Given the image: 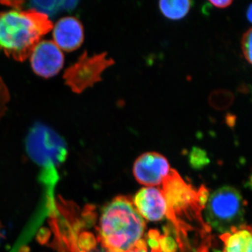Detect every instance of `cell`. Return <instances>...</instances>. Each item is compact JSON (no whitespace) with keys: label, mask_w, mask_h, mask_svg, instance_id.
<instances>
[{"label":"cell","mask_w":252,"mask_h":252,"mask_svg":"<svg viewBox=\"0 0 252 252\" xmlns=\"http://www.w3.org/2000/svg\"><path fill=\"white\" fill-rule=\"evenodd\" d=\"M53 37L60 49L71 52L79 49L84 42V27L75 17L63 18L53 28Z\"/></svg>","instance_id":"obj_10"},{"label":"cell","mask_w":252,"mask_h":252,"mask_svg":"<svg viewBox=\"0 0 252 252\" xmlns=\"http://www.w3.org/2000/svg\"><path fill=\"white\" fill-rule=\"evenodd\" d=\"M27 0H0V4L19 9Z\"/></svg>","instance_id":"obj_20"},{"label":"cell","mask_w":252,"mask_h":252,"mask_svg":"<svg viewBox=\"0 0 252 252\" xmlns=\"http://www.w3.org/2000/svg\"><path fill=\"white\" fill-rule=\"evenodd\" d=\"M60 11L71 10L77 6L79 0H57Z\"/></svg>","instance_id":"obj_19"},{"label":"cell","mask_w":252,"mask_h":252,"mask_svg":"<svg viewBox=\"0 0 252 252\" xmlns=\"http://www.w3.org/2000/svg\"><path fill=\"white\" fill-rule=\"evenodd\" d=\"M26 152L32 160L40 167V181L54 192L59 180L57 169L67 157V144L49 126L37 123L30 129L26 140Z\"/></svg>","instance_id":"obj_4"},{"label":"cell","mask_w":252,"mask_h":252,"mask_svg":"<svg viewBox=\"0 0 252 252\" xmlns=\"http://www.w3.org/2000/svg\"><path fill=\"white\" fill-rule=\"evenodd\" d=\"M77 245L79 252H90L95 248V238L91 233L84 232L78 235Z\"/></svg>","instance_id":"obj_15"},{"label":"cell","mask_w":252,"mask_h":252,"mask_svg":"<svg viewBox=\"0 0 252 252\" xmlns=\"http://www.w3.org/2000/svg\"><path fill=\"white\" fill-rule=\"evenodd\" d=\"M247 17H248L249 21H250V22H251L252 21V6L250 5V6H249V9L248 10V13H247Z\"/></svg>","instance_id":"obj_22"},{"label":"cell","mask_w":252,"mask_h":252,"mask_svg":"<svg viewBox=\"0 0 252 252\" xmlns=\"http://www.w3.org/2000/svg\"><path fill=\"white\" fill-rule=\"evenodd\" d=\"M53 28L49 16L35 9L1 12L0 50L15 61H26Z\"/></svg>","instance_id":"obj_2"},{"label":"cell","mask_w":252,"mask_h":252,"mask_svg":"<svg viewBox=\"0 0 252 252\" xmlns=\"http://www.w3.org/2000/svg\"><path fill=\"white\" fill-rule=\"evenodd\" d=\"M170 163L166 157L157 152L142 154L134 162L133 171L135 180L146 187L162 185L170 173Z\"/></svg>","instance_id":"obj_7"},{"label":"cell","mask_w":252,"mask_h":252,"mask_svg":"<svg viewBox=\"0 0 252 252\" xmlns=\"http://www.w3.org/2000/svg\"><path fill=\"white\" fill-rule=\"evenodd\" d=\"M245 201L236 189L220 187L207 198L206 224L221 235L232 233L245 225Z\"/></svg>","instance_id":"obj_5"},{"label":"cell","mask_w":252,"mask_h":252,"mask_svg":"<svg viewBox=\"0 0 252 252\" xmlns=\"http://www.w3.org/2000/svg\"><path fill=\"white\" fill-rule=\"evenodd\" d=\"M30 56L34 72L46 79L54 77L64 65V55L54 41H41Z\"/></svg>","instance_id":"obj_8"},{"label":"cell","mask_w":252,"mask_h":252,"mask_svg":"<svg viewBox=\"0 0 252 252\" xmlns=\"http://www.w3.org/2000/svg\"><path fill=\"white\" fill-rule=\"evenodd\" d=\"M162 191L167 204V217L175 225L182 252H208L211 229L201 215L208 198L206 189L202 187L196 192L171 169L162 182Z\"/></svg>","instance_id":"obj_1"},{"label":"cell","mask_w":252,"mask_h":252,"mask_svg":"<svg viewBox=\"0 0 252 252\" xmlns=\"http://www.w3.org/2000/svg\"><path fill=\"white\" fill-rule=\"evenodd\" d=\"M146 223L130 198L118 196L102 210L99 240L109 252H128L142 239Z\"/></svg>","instance_id":"obj_3"},{"label":"cell","mask_w":252,"mask_h":252,"mask_svg":"<svg viewBox=\"0 0 252 252\" xmlns=\"http://www.w3.org/2000/svg\"><path fill=\"white\" fill-rule=\"evenodd\" d=\"M141 216L149 221H160L167 217V204L160 189L144 187L135 194L133 202Z\"/></svg>","instance_id":"obj_9"},{"label":"cell","mask_w":252,"mask_h":252,"mask_svg":"<svg viewBox=\"0 0 252 252\" xmlns=\"http://www.w3.org/2000/svg\"><path fill=\"white\" fill-rule=\"evenodd\" d=\"M159 246L162 252H176L177 250V243L174 239L167 235H159Z\"/></svg>","instance_id":"obj_17"},{"label":"cell","mask_w":252,"mask_h":252,"mask_svg":"<svg viewBox=\"0 0 252 252\" xmlns=\"http://www.w3.org/2000/svg\"><path fill=\"white\" fill-rule=\"evenodd\" d=\"M214 6L218 8H226L233 2V0H209Z\"/></svg>","instance_id":"obj_21"},{"label":"cell","mask_w":252,"mask_h":252,"mask_svg":"<svg viewBox=\"0 0 252 252\" xmlns=\"http://www.w3.org/2000/svg\"><path fill=\"white\" fill-rule=\"evenodd\" d=\"M220 238L224 243L223 252H252V229L248 225L221 235Z\"/></svg>","instance_id":"obj_11"},{"label":"cell","mask_w":252,"mask_h":252,"mask_svg":"<svg viewBox=\"0 0 252 252\" xmlns=\"http://www.w3.org/2000/svg\"><path fill=\"white\" fill-rule=\"evenodd\" d=\"M206 152L198 147H194L189 156V162L193 168L201 169L209 163Z\"/></svg>","instance_id":"obj_14"},{"label":"cell","mask_w":252,"mask_h":252,"mask_svg":"<svg viewBox=\"0 0 252 252\" xmlns=\"http://www.w3.org/2000/svg\"><path fill=\"white\" fill-rule=\"evenodd\" d=\"M234 100V94L226 89L213 91L208 97L210 107L217 111L226 110L233 104Z\"/></svg>","instance_id":"obj_13"},{"label":"cell","mask_w":252,"mask_h":252,"mask_svg":"<svg viewBox=\"0 0 252 252\" xmlns=\"http://www.w3.org/2000/svg\"><path fill=\"white\" fill-rule=\"evenodd\" d=\"M252 28H250L242 37V50L244 57L249 63H252Z\"/></svg>","instance_id":"obj_16"},{"label":"cell","mask_w":252,"mask_h":252,"mask_svg":"<svg viewBox=\"0 0 252 252\" xmlns=\"http://www.w3.org/2000/svg\"><path fill=\"white\" fill-rule=\"evenodd\" d=\"M107 55L83 54L77 63L66 70L64 79L67 85L75 92L81 93L100 81L104 71L114 64V60L108 59Z\"/></svg>","instance_id":"obj_6"},{"label":"cell","mask_w":252,"mask_h":252,"mask_svg":"<svg viewBox=\"0 0 252 252\" xmlns=\"http://www.w3.org/2000/svg\"><path fill=\"white\" fill-rule=\"evenodd\" d=\"M128 252H162L160 248L152 249L146 243L145 239H141L132 250Z\"/></svg>","instance_id":"obj_18"},{"label":"cell","mask_w":252,"mask_h":252,"mask_svg":"<svg viewBox=\"0 0 252 252\" xmlns=\"http://www.w3.org/2000/svg\"><path fill=\"white\" fill-rule=\"evenodd\" d=\"M0 240H1V237H0Z\"/></svg>","instance_id":"obj_23"},{"label":"cell","mask_w":252,"mask_h":252,"mask_svg":"<svg viewBox=\"0 0 252 252\" xmlns=\"http://www.w3.org/2000/svg\"><path fill=\"white\" fill-rule=\"evenodd\" d=\"M159 7L164 16L177 21L188 14L191 0H159Z\"/></svg>","instance_id":"obj_12"}]
</instances>
